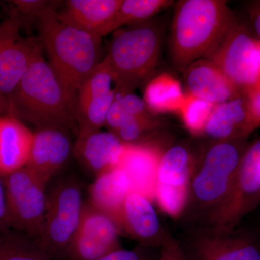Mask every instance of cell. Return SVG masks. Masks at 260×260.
<instances>
[{
  "mask_svg": "<svg viewBox=\"0 0 260 260\" xmlns=\"http://www.w3.org/2000/svg\"><path fill=\"white\" fill-rule=\"evenodd\" d=\"M47 61L60 80L74 109L82 85L104 60L102 38L65 23L57 8L46 10L37 22Z\"/></svg>",
  "mask_w": 260,
  "mask_h": 260,
  "instance_id": "1",
  "label": "cell"
},
{
  "mask_svg": "<svg viewBox=\"0 0 260 260\" xmlns=\"http://www.w3.org/2000/svg\"><path fill=\"white\" fill-rule=\"evenodd\" d=\"M237 23L222 0H181L176 5L169 41L174 68L184 71L194 61L208 59Z\"/></svg>",
  "mask_w": 260,
  "mask_h": 260,
  "instance_id": "2",
  "label": "cell"
},
{
  "mask_svg": "<svg viewBox=\"0 0 260 260\" xmlns=\"http://www.w3.org/2000/svg\"><path fill=\"white\" fill-rule=\"evenodd\" d=\"M249 144L246 140L215 141L197 160L189 183V194L181 218L191 227L208 226L232 191Z\"/></svg>",
  "mask_w": 260,
  "mask_h": 260,
  "instance_id": "3",
  "label": "cell"
},
{
  "mask_svg": "<svg viewBox=\"0 0 260 260\" xmlns=\"http://www.w3.org/2000/svg\"><path fill=\"white\" fill-rule=\"evenodd\" d=\"M9 113L36 129L57 128L78 137L75 112L60 80L42 50L37 54L13 93Z\"/></svg>",
  "mask_w": 260,
  "mask_h": 260,
  "instance_id": "4",
  "label": "cell"
},
{
  "mask_svg": "<svg viewBox=\"0 0 260 260\" xmlns=\"http://www.w3.org/2000/svg\"><path fill=\"white\" fill-rule=\"evenodd\" d=\"M162 34V27L152 19L114 32L104 58L114 75L117 95L133 93L153 73Z\"/></svg>",
  "mask_w": 260,
  "mask_h": 260,
  "instance_id": "5",
  "label": "cell"
},
{
  "mask_svg": "<svg viewBox=\"0 0 260 260\" xmlns=\"http://www.w3.org/2000/svg\"><path fill=\"white\" fill-rule=\"evenodd\" d=\"M84 202L79 181L64 177L47 194V212L41 237V247L51 260H65L81 218Z\"/></svg>",
  "mask_w": 260,
  "mask_h": 260,
  "instance_id": "6",
  "label": "cell"
},
{
  "mask_svg": "<svg viewBox=\"0 0 260 260\" xmlns=\"http://www.w3.org/2000/svg\"><path fill=\"white\" fill-rule=\"evenodd\" d=\"M3 180L10 229L38 240L47 212L46 186L26 167L3 177Z\"/></svg>",
  "mask_w": 260,
  "mask_h": 260,
  "instance_id": "7",
  "label": "cell"
},
{
  "mask_svg": "<svg viewBox=\"0 0 260 260\" xmlns=\"http://www.w3.org/2000/svg\"><path fill=\"white\" fill-rule=\"evenodd\" d=\"M179 242L189 260H260L259 243L237 228H189Z\"/></svg>",
  "mask_w": 260,
  "mask_h": 260,
  "instance_id": "8",
  "label": "cell"
},
{
  "mask_svg": "<svg viewBox=\"0 0 260 260\" xmlns=\"http://www.w3.org/2000/svg\"><path fill=\"white\" fill-rule=\"evenodd\" d=\"M208 59L221 70L242 95L260 80L258 39L237 21Z\"/></svg>",
  "mask_w": 260,
  "mask_h": 260,
  "instance_id": "9",
  "label": "cell"
},
{
  "mask_svg": "<svg viewBox=\"0 0 260 260\" xmlns=\"http://www.w3.org/2000/svg\"><path fill=\"white\" fill-rule=\"evenodd\" d=\"M260 203V140L243 155L232 191L208 226L235 229Z\"/></svg>",
  "mask_w": 260,
  "mask_h": 260,
  "instance_id": "10",
  "label": "cell"
},
{
  "mask_svg": "<svg viewBox=\"0 0 260 260\" xmlns=\"http://www.w3.org/2000/svg\"><path fill=\"white\" fill-rule=\"evenodd\" d=\"M116 96L115 79L104 58L78 92L75 106L77 138L97 133L105 126L108 113Z\"/></svg>",
  "mask_w": 260,
  "mask_h": 260,
  "instance_id": "11",
  "label": "cell"
},
{
  "mask_svg": "<svg viewBox=\"0 0 260 260\" xmlns=\"http://www.w3.org/2000/svg\"><path fill=\"white\" fill-rule=\"evenodd\" d=\"M21 29L11 17L0 23V94L8 99L42 50L39 39L23 37Z\"/></svg>",
  "mask_w": 260,
  "mask_h": 260,
  "instance_id": "12",
  "label": "cell"
},
{
  "mask_svg": "<svg viewBox=\"0 0 260 260\" xmlns=\"http://www.w3.org/2000/svg\"><path fill=\"white\" fill-rule=\"evenodd\" d=\"M120 235L109 215L84 203L81 218L66 253L65 260H96L121 249Z\"/></svg>",
  "mask_w": 260,
  "mask_h": 260,
  "instance_id": "13",
  "label": "cell"
},
{
  "mask_svg": "<svg viewBox=\"0 0 260 260\" xmlns=\"http://www.w3.org/2000/svg\"><path fill=\"white\" fill-rule=\"evenodd\" d=\"M112 220L120 235L144 246L161 245L167 229L162 227L152 200L145 194L131 191Z\"/></svg>",
  "mask_w": 260,
  "mask_h": 260,
  "instance_id": "14",
  "label": "cell"
},
{
  "mask_svg": "<svg viewBox=\"0 0 260 260\" xmlns=\"http://www.w3.org/2000/svg\"><path fill=\"white\" fill-rule=\"evenodd\" d=\"M71 133L57 128L34 132L31 152L26 167L47 186L66 166L73 154Z\"/></svg>",
  "mask_w": 260,
  "mask_h": 260,
  "instance_id": "15",
  "label": "cell"
},
{
  "mask_svg": "<svg viewBox=\"0 0 260 260\" xmlns=\"http://www.w3.org/2000/svg\"><path fill=\"white\" fill-rule=\"evenodd\" d=\"M121 3V0H68L57 15L65 23L103 38L112 32Z\"/></svg>",
  "mask_w": 260,
  "mask_h": 260,
  "instance_id": "16",
  "label": "cell"
},
{
  "mask_svg": "<svg viewBox=\"0 0 260 260\" xmlns=\"http://www.w3.org/2000/svg\"><path fill=\"white\" fill-rule=\"evenodd\" d=\"M183 73L186 93L213 105L242 95L221 70L210 59L194 61Z\"/></svg>",
  "mask_w": 260,
  "mask_h": 260,
  "instance_id": "17",
  "label": "cell"
},
{
  "mask_svg": "<svg viewBox=\"0 0 260 260\" xmlns=\"http://www.w3.org/2000/svg\"><path fill=\"white\" fill-rule=\"evenodd\" d=\"M126 148V144L114 133L101 130L84 138H77L73 154L86 170L97 177L119 167Z\"/></svg>",
  "mask_w": 260,
  "mask_h": 260,
  "instance_id": "18",
  "label": "cell"
},
{
  "mask_svg": "<svg viewBox=\"0 0 260 260\" xmlns=\"http://www.w3.org/2000/svg\"><path fill=\"white\" fill-rule=\"evenodd\" d=\"M256 129L243 95L214 106L203 135L214 141L247 139Z\"/></svg>",
  "mask_w": 260,
  "mask_h": 260,
  "instance_id": "19",
  "label": "cell"
},
{
  "mask_svg": "<svg viewBox=\"0 0 260 260\" xmlns=\"http://www.w3.org/2000/svg\"><path fill=\"white\" fill-rule=\"evenodd\" d=\"M164 151L153 140L139 144H126L119 165L127 174L133 191L142 193L151 200H154L157 170Z\"/></svg>",
  "mask_w": 260,
  "mask_h": 260,
  "instance_id": "20",
  "label": "cell"
},
{
  "mask_svg": "<svg viewBox=\"0 0 260 260\" xmlns=\"http://www.w3.org/2000/svg\"><path fill=\"white\" fill-rule=\"evenodd\" d=\"M34 133L10 114L0 116V175L6 177L26 167Z\"/></svg>",
  "mask_w": 260,
  "mask_h": 260,
  "instance_id": "21",
  "label": "cell"
},
{
  "mask_svg": "<svg viewBox=\"0 0 260 260\" xmlns=\"http://www.w3.org/2000/svg\"><path fill=\"white\" fill-rule=\"evenodd\" d=\"M133 191L131 181L124 169L114 168L95 178L89 189L90 204L112 219Z\"/></svg>",
  "mask_w": 260,
  "mask_h": 260,
  "instance_id": "22",
  "label": "cell"
},
{
  "mask_svg": "<svg viewBox=\"0 0 260 260\" xmlns=\"http://www.w3.org/2000/svg\"><path fill=\"white\" fill-rule=\"evenodd\" d=\"M185 94L180 82L169 73L155 77L145 86L143 101L152 115L177 113Z\"/></svg>",
  "mask_w": 260,
  "mask_h": 260,
  "instance_id": "23",
  "label": "cell"
},
{
  "mask_svg": "<svg viewBox=\"0 0 260 260\" xmlns=\"http://www.w3.org/2000/svg\"><path fill=\"white\" fill-rule=\"evenodd\" d=\"M197 160L184 145L170 147L162 152L157 170L156 184L189 186Z\"/></svg>",
  "mask_w": 260,
  "mask_h": 260,
  "instance_id": "24",
  "label": "cell"
},
{
  "mask_svg": "<svg viewBox=\"0 0 260 260\" xmlns=\"http://www.w3.org/2000/svg\"><path fill=\"white\" fill-rule=\"evenodd\" d=\"M0 260H51L34 238L13 229L0 230Z\"/></svg>",
  "mask_w": 260,
  "mask_h": 260,
  "instance_id": "25",
  "label": "cell"
},
{
  "mask_svg": "<svg viewBox=\"0 0 260 260\" xmlns=\"http://www.w3.org/2000/svg\"><path fill=\"white\" fill-rule=\"evenodd\" d=\"M172 3L173 1L169 0H121L113 22L112 32L151 20Z\"/></svg>",
  "mask_w": 260,
  "mask_h": 260,
  "instance_id": "26",
  "label": "cell"
},
{
  "mask_svg": "<svg viewBox=\"0 0 260 260\" xmlns=\"http://www.w3.org/2000/svg\"><path fill=\"white\" fill-rule=\"evenodd\" d=\"M149 114L144 101L138 95L133 93L117 95L108 113L105 127L114 133L127 121Z\"/></svg>",
  "mask_w": 260,
  "mask_h": 260,
  "instance_id": "27",
  "label": "cell"
},
{
  "mask_svg": "<svg viewBox=\"0 0 260 260\" xmlns=\"http://www.w3.org/2000/svg\"><path fill=\"white\" fill-rule=\"evenodd\" d=\"M214 106L186 93L184 102L177 113L186 130L194 136H200L204 133Z\"/></svg>",
  "mask_w": 260,
  "mask_h": 260,
  "instance_id": "28",
  "label": "cell"
},
{
  "mask_svg": "<svg viewBox=\"0 0 260 260\" xmlns=\"http://www.w3.org/2000/svg\"><path fill=\"white\" fill-rule=\"evenodd\" d=\"M189 194V186L155 185L154 200L164 213L173 218H180L185 210Z\"/></svg>",
  "mask_w": 260,
  "mask_h": 260,
  "instance_id": "29",
  "label": "cell"
},
{
  "mask_svg": "<svg viewBox=\"0 0 260 260\" xmlns=\"http://www.w3.org/2000/svg\"><path fill=\"white\" fill-rule=\"evenodd\" d=\"M62 2L45 0H13L8 2L10 16L18 20L22 28L25 24L37 23L41 15L50 8H58Z\"/></svg>",
  "mask_w": 260,
  "mask_h": 260,
  "instance_id": "30",
  "label": "cell"
},
{
  "mask_svg": "<svg viewBox=\"0 0 260 260\" xmlns=\"http://www.w3.org/2000/svg\"><path fill=\"white\" fill-rule=\"evenodd\" d=\"M160 251L158 260H189L184 254L179 241L173 237L168 229L160 246Z\"/></svg>",
  "mask_w": 260,
  "mask_h": 260,
  "instance_id": "31",
  "label": "cell"
},
{
  "mask_svg": "<svg viewBox=\"0 0 260 260\" xmlns=\"http://www.w3.org/2000/svg\"><path fill=\"white\" fill-rule=\"evenodd\" d=\"M256 129L260 127V80L252 88L242 94Z\"/></svg>",
  "mask_w": 260,
  "mask_h": 260,
  "instance_id": "32",
  "label": "cell"
},
{
  "mask_svg": "<svg viewBox=\"0 0 260 260\" xmlns=\"http://www.w3.org/2000/svg\"><path fill=\"white\" fill-rule=\"evenodd\" d=\"M96 260H148L139 250H125L119 249Z\"/></svg>",
  "mask_w": 260,
  "mask_h": 260,
  "instance_id": "33",
  "label": "cell"
},
{
  "mask_svg": "<svg viewBox=\"0 0 260 260\" xmlns=\"http://www.w3.org/2000/svg\"><path fill=\"white\" fill-rule=\"evenodd\" d=\"M10 229L8 221L6 193L3 177L0 175V230Z\"/></svg>",
  "mask_w": 260,
  "mask_h": 260,
  "instance_id": "34",
  "label": "cell"
},
{
  "mask_svg": "<svg viewBox=\"0 0 260 260\" xmlns=\"http://www.w3.org/2000/svg\"><path fill=\"white\" fill-rule=\"evenodd\" d=\"M249 14L253 28L260 41V1L251 3L249 8Z\"/></svg>",
  "mask_w": 260,
  "mask_h": 260,
  "instance_id": "35",
  "label": "cell"
},
{
  "mask_svg": "<svg viewBox=\"0 0 260 260\" xmlns=\"http://www.w3.org/2000/svg\"><path fill=\"white\" fill-rule=\"evenodd\" d=\"M9 113V101L7 97L0 94V116Z\"/></svg>",
  "mask_w": 260,
  "mask_h": 260,
  "instance_id": "36",
  "label": "cell"
}]
</instances>
